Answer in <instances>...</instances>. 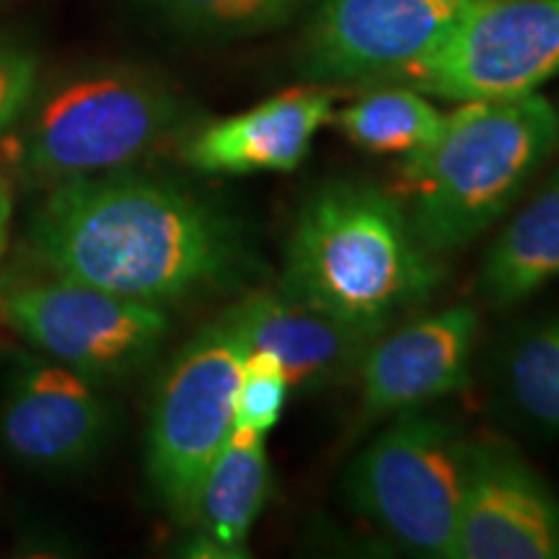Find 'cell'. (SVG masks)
I'll return each mask as SVG.
<instances>
[{"label": "cell", "mask_w": 559, "mask_h": 559, "mask_svg": "<svg viewBox=\"0 0 559 559\" xmlns=\"http://www.w3.org/2000/svg\"><path fill=\"white\" fill-rule=\"evenodd\" d=\"M559 75V0H474L396 83L451 102L513 99Z\"/></svg>", "instance_id": "cell-8"}, {"label": "cell", "mask_w": 559, "mask_h": 559, "mask_svg": "<svg viewBox=\"0 0 559 559\" xmlns=\"http://www.w3.org/2000/svg\"><path fill=\"white\" fill-rule=\"evenodd\" d=\"M334 94L313 86L288 88L226 120L187 135L181 158L202 174H285L309 158L313 138L332 122Z\"/></svg>", "instance_id": "cell-14"}, {"label": "cell", "mask_w": 559, "mask_h": 559, "mask_svg": "<svg viewBox=\"0 0 559 559\" xmlns=\"http://www.w3.org/2000/svg\"><path fill=\"white\" fill-rule=\"evenodd\" d=\"M102 389L58 360L21 358L0 396V451L32 472L88 466L115 432Z\"/></svg>", "instance_id": "cell-10"}, {"label": "cell", "mask_w": 559, "mask_h": 559, "mask_svg": "<svg viewBox=\"0 0 559 559\" xmlns=\"http://www.w3.org/2000/svg\"><path fill=\"white\" fill-rule=\"evenodd\" d=\"M0 319L50 360L99 386L132 379L158 358L169 311L47 272L0 283Z\"/></svg>", "instance_id": "cell-7"}, {"label": "cell", "mask_w": 559, "mask_h": 559, "mask_svg": "<svg viewBox=\"0 0 559 559\" xmlns=\"http://www.w3.org/2000/svg\"><path fill=\"white\" fill-rule=\"evenodd\" d=\"M559 277V166L487 249L479 296L508 311Z\"/></svg>", "instance_id": "cell-16"}, {"label": "cell", "mask_w": 559, "mask_h": 559, "mask_svg": "<svg viewBox=\"0 0 559 559\" xmlns=\"http://www.w3.org/2000/svg\"><path fill=\"white\" fill-rule=\"evenodd\" d=\"M26 249L50 275L160 309L239 290L260 272L236 215L130 169L52 185L29 215Z\"/></svg>", "instance_id": "cell-1"}, {"label": "cell", "mask_w": 559, "mask_h": 559, "mask_svg": "<svg viewBox=\"0 0 559 559\" xmlns=\"http://www.w3.org/2000/svg\"><path fill=\"white\" fill-rule=\"evenodd\" d=\"M290 383L275 355L267 349H249L243 358L239 389H236L234 430L267 436L283 417Z\"/></svg>", "instance_id": "cell-20"}, {"label": "cell", "mask_w": 559, "mask_h": 559, "mask_svg": "<svg viewBox=\"0 0 559 559\" xmlns=\"http://www.w3.org/2000/svg\"><path fill=\"white\" fill-rule=\"evenodd\" d=\"M472 436L438 412L389 417L349 461V508L412 555L453 559Z\"/></svg>", "instance_id": "cell-5"}, {"label": "cell", "mask_w": 559, "mask_h": 559, "mask_svg": "<svg viewBox=\"0 0 559 559\" xmlns=\"http://www.w3.org/2000/svg\"><path fill=\"white\" fill-rule=\"evenodd\" d=\"M495 386L515 425L536 438L559 436V313L510 334L500 349Z\"/></svg>", "instance_id": "cell-17"}, {"label": "cell", "mask_w": 559, "mask_h": 559, "mask_svg": "<svg viewBox=\"0 0 559 559\" xmlns=\"http://www.w3.org/2000/svg\"><path fill=\"white\" fill-rule=\"evenodd\" d=\"M477 340L474 306H451L389 326L370 342L355 376L366 417L389 419L459 394L472 381Z\"/></svg>", "instance_id": "cell-12"}, {"label": "cell", "mask_w": 559, "mask_h": 559, "mask_svg": "<svg viewBox=\"0 0 559 559\" xmlns=\"http://www.w3.org/2000/svg\"><path fill=\"white\" fill-rule=\"evenodd\" d=\"M11 218H13V194L9 179L0 171V260H3L5 249L11 239Z\"/></svg>", "instance_id": "cell-22"}, {"label": "cell", "mask_w": 559, "mask_h": 559, "mask_svg": "<svg viewBox=\"0 0 559 559\" xmlns=\"http://www.w3.org/2000/svg\"><path fill=\"white\" fill-rule=\"evenodd\" d=\"M304 0H156L166 19L202 37H251L285 24Z\"/></svg>", "instance_id": "cell-19"}, {"label": "cell", "mask_w": 559, "mask_h": 559, "mask_svg": "<svg viewBox=\"0 0 559 559\" xmlns=\"http://www.w3.org/2000/svg\"><path fill=\"white\" fill-rule=\"evenodd\" d=\"M559 148V111L539 94L461 102L428 148L402 158L407 215L432 254L472 247Z\"/></svg>", "instance_id": "cell-3"}, {"label": "cell", "mask_w": 559, "mask_h": 559, "mask_svg": "<svg viewBox=\"0 0 559 559\" xmlns=\"http://www.w3.org/2000/svg\"><path fill=\"white\" fill-rule=\"evenodd\" d=\"M443 111L409 86L370 91L349 107L334 111L332 122L360 151L409 158L428 148L443 124Z\"/></svg>", "instance_id": "cell-18"}, {"label": "cell", "mask_w": 559, "mask_h": 559, "mask_svg": "<svg viewBox=\"0 0 559 559\" xmlns=\"http://www.w3.org/2000/svg\"><path fill=\"white\" fill-rule=\"evenodd\" d=\"M453 559H559V498L506 440L472 438Z\"/></svg>", "instance_id": "cell-11"}, {"label": "cell", "mask_w": 559, "mask_h": 559, "mask_svg": "<svg viewBox=\"0 0 559 559\" xmlns=\"http://www.w3.org/2000/svg\"><path fill=\"white\" fill-rule=\"evenodd\" d=\"M221 319L247 349H267L288 376L290 391H319L355 381L362 355L379 334L300 304L280 288L249 290Z\"/></svg>", "instance_id": "cell-13"}, {"label": "cell", "mask_w": 559, "mask_h": 559, "mask_svg": "<svg viewBox=\"0 0 559 559\" xmlns=\"http://www.w3.org/2000/svg\"><path fill=\"white\" fill-rule=\"evenodd\" d=\"M443 280L440 257L419 239L400 200L368 181L332 179L300 202L277 288L381 334L423 309Z\"/></svg>", "instance_id": "cell-2"}, {"label": "cell", "mask_w": 559, "mask_h": 559, "mask_svg": "<svg viewBox=\"0 0 559 559\" xmlns=\"http://www.w3.org/2000/svg\"><path fill=\"white\" fill-rule=\"evenodd\" d=\"M164 81L130 66H83L34 88L16 135L21 169L58 181L130 169L187 128ZM16 122V124H19Z\"/></svg>", "instance_id": "cell-4"}, {"label": "cell", "mask_w": 559, "mask_h": 559, "mask_svg": "<svg viewBox=\"0 0 559 559\" xmlns=\"http://www.w3.org/2000/svg\"><path fill=\"white\" fill-rule=\"evenodd\" d=\"M272 495L264 436L234 430L202 479L192 510L187 555L207 559L249 557V536Z\"/></svg>", "instance_id": "cell-15"}, {"label": "cell", "mask_w": 559, "mask_h": 559, "mask_svg": "<svg viewBox=\"0 0 559 559\" xmlns=\"http://www.w3.org/2000/svg\"><path fill=\"white\" fill-rule=\"evenodd\" d=\"M37 55L19 41L0 37V138L16 128L34 88H37Z\"/></svg>", "instance_id": "cell-21"}, {"label": "cell", "mask_w": 559, "mask_h": 559, "mask_svg": "<svg viewBox=\"0 0 559 559\" xmlns=\"http://www.w3.org/2000/svg\"><path fill=\"white\" fill-rule=\"evenodd\" d=\"M557 111H559V109H557Z\"/></svg>", "instance_id": "cell-23"}, {"label": "cell", "mask_w": 559, "mask_h": 559, "mask_svg": "<svg viewBox=\"0 0 559 559\" xmlns=\"http://www.w3.org/2000/svg\"><path fill=\"white\" fill-rule=\"evenodd\" d=\"M474 0H321L298 50L313 83H396L443 45Z\"/></svg>", "instance_id": "cell-9"}, {"label": "cell", "mask_w": 559, "mask_h": 559, "mask_svg": "<svg viewBox=\"0 0 559 559\" xmlns=\"http://www.w3.org/2000/svg\"><path fill=\"white\" fill-rule=\"evenodd\" d=\"M247 345L221 317L179 347L156 383L145 436V477L160 508L190 526L200 485L234 432Z\"/></svg>", "instance_id": "cell-6"}]
</instances>
